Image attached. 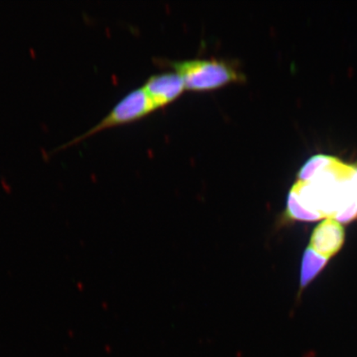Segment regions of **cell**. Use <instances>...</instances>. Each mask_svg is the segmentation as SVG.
Wrapping results in <instances>:
<instances>
[{
  "instance_id": "3",
  "label": "cell",
  "mask_w": 357,
  "mask_h": 357,
  "mask_svg": "<svg viewBox=\"0 0 357 357\" xmlns=\"http://www.w3.org/2000/svg\"><path fill=\"white\" fill-rule=\"evenodd\" d=\"M155 109L156 107L153 101L151 100L144 87L134 89L123 96L99 123L93 125L87 131L73 138L66 144L56 146V149L48 153L53 155L59 153L62 150L77 145L79 142L87 139L88 137L95 135V134L105 130V129L144 117Z\"/></svg>"
},
{
  "instance_id": "6",
  "label": "cell",
  "mask_w": 357,
  "mask_h": 357,
  "mask_svg": "<svg viewBox=\"0 0 357 357\" xmlns=\"http://www.w3.org/2000/svg\"><path fill=\"white\" fill-rule=\"evenodd\" d=\"M328 261L310 248H306L301 262V293L324 271Z\"/></svg>"
},
{
  "instance_id": "5",
  "label": "cell",
  "mask_w": 357,
  "mask_h": 357,
  "mask_svg": "<svg viewBox=\"0 0 357 357\" xmlns=\"http://www.w3.org/2000/svg\"><path fill=\"white\" fill-rule=\"evenodd\" d=\"M142 87L156 109L175 100L186 89L184 79L176 70L151 75Z\"/></svg>"
},
{
  "instance_id": "4",
  "label": "cell",
  "mask_w": 357,
  "mask_h": 357,
  "mask_svg": "<svg viewBox=\"0 0 357 357\" xmlns=\"http://www.w3.org/2000/svg\"><path fill=\"white\" fill-rule=\"evenodd\" d=\"M344 243L343 225L333 218H326L312 231L307 247L330 261L341 251Z\"/></svg>"
},
{
  "instance_id": "2",
  "label": "cell",
  "mask_w": 357,
  "mask_h": 357,
  "mask_svg": "<svg viewBox=\"0 0 357 357\" xmlns=\"http://www.w3.org/2000/svg\"><path fill=\"white\" fill-rule=\"evenodd\" d=\"M168 66L180 74L187 89L209 91L244 80L245 77L231 62L220 59L169 61Z\"/></svg>"
},
{
  "instance_id": "1",
  "label": "cell",
  "mask_w": 357,
  "mask_h": 357,
  "mask_svg": "<svg viewBox=\"0 0 357 357\" xmlns=\"http://www.w3.org/2000/svg\"><path fill=\"white\" fill-rule=\"evenodd\" d=\"M284 217L316 222L333 218L348 225L357 218V164L317 154L303 165L287 197Z\"/></svg>"
}]
</instances>
